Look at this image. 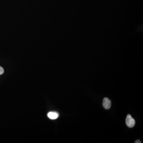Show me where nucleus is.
I'll return each mask as SVG.
<instances>
[{
    "instance_id": "obj_1",
    "label": "nucleus",
    "mask_w": 143,
    "mask_h": 143,
    "mask_svg": "<svg viewBox=\"0 0 143 143\" xmlns=\"http://www.w3.org/2000/svg\"><path fill=\"white\" fill-rule=\"evenodd\" d=\"M126 125L129 128H132L135 126L136 124L135 120L130 115H127L126 119Z\"/></svg>"
},
{
    "instance_id": "obj_2",
    "label": "nucleus",
    "mask_w": 143,
    "mask_h": 143,
    "mask_svg": "<svg viewBox=\"0 0 143 143\" xmlns=\"http://www.w3.org/2000/svg\"><path fill=\"white\" fill-rule=\"evenodd\" d=\"M102 105L105 109H109L111 108V100L108 98H104L103 100Z\"/></svg>"
},
{
    "instance_id": "obj_3",
    "label": "nucleus",
    "mask_w": 143,
    "mask_h": 143,
    "mask_svg": "<svg viewBox=\"0 0 143 143\" xmlns=\"http://www.w3.org/2000/svg\"><path fill=\"white\" fill-rule=\"evenodd\" d=\"M47 116L51 119L54 120V119H56L58 118V117L59 116V115L58 113H56V112H50L48 113Z\"/></svg>"
},
{
    "instance_id": "obj_4",
    "label": "nucleus",
    "mask_w": 143,
    "mask_h": 143,
    "mask_svg": "<svg viewBox=\"0 0 143 143\" xmlns=\"http://www.w3.org/2000/svg\"><path fill=\"white\" fill-rule=\"evenodd\" d=\"M4 72V70L2 67L0 66V75H2Z\"/></svg>"
},
{
    "instance_id": "obj_5",
    "label": "nucleus",
    "mask_w": 143,
    "mask_h": 143,
    "mask_svg": "<svg viewBox=\"0 0 143 143\" xmlns=\"http://www.w3.org/2000/svg\"><path fill=\"white\" fill-rule=\"evenodd\" d=\"M141 141H140V140H136V141H135V142H134V143H141Z\"/></svg>"
}]
</instances>
